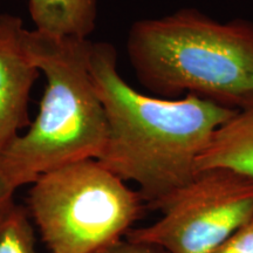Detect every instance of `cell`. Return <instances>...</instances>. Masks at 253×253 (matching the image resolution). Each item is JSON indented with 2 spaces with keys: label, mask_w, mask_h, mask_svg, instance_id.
Returning <instances> with one entry per match:
<instances>
[{
  "label": "cell",
  "mask_w": 253,
  "mask_h": 253,
  "mask_svg": "<svg viewBox=\"0 0 253 253\" xmlns=\"http://www.w3.org/2000/svg\"><path fill=\"white\" fill-rule=\"evenodd\" d=\"M32 61L46 86L37 118L0 155V177L14 190L45 173L97 160L107 140L103 104L90 74L91 41L27 30Z\"/></svg>",
  "instance_id": "3957f363"
},
{
  "label": "cell",
  "mask_w": 253,
  "mask_h": 253,
  "mask_svg": "<svg viewBox=\"0 0 253 253\" xmlns=\"http://www.w3.org/2000/svg\"><path fill=\"white\" fill-rule=\"evenodd\" d=\"M147 208L97 160L79 161L32 184L28 213L50 253H97L125 238Z\"/></svg>",
  "instance_id": "277c9868"
},
{
  "label": "cell",
  "mask_w": 253,
  "mask_h": 253,
  "mask_svg": "<svg viewBox=\"0 0 253 253\" xmlns=\"http://www.w3.org/2000/svg\"><path fill=\"white\" fill-rule=\"evenodd\" d=\"M14 191L15 190L2 177H0V223L15 205Z\"/></svg>",
  "instance_id": "7c38bea8"
},
{
  "label": "cell",
  "mask_w": 253,
  "mask_h": 253,
  "mask_svg": "<svg viewBox=\"0 0 253 253\" xmlns=\"http://www.w3.org/2000/svg\"><path fill=\"white\" fill-rule=\"evenodd\" d=\"M97 253H168L160 246L150 243L132 240L125 237L119 242L114 243L108 248L103 249Z\"/></svg>",
  "instance_id": "8fae6325"
},
{
  "label": "cell",
  "mask_w": 253,
  "mask_h": 253,
  "mask_svg": "<svg viewBox=\"0 0 253 253\" xmlns=\"http://www.w3.org/2000/svg\"><path fill=\"white\" fill-rule=\"evenodd\" d=\"M34 30L88 39L96 27L97 0H27Z\"/></svg>",
  "instance_id": "ba28073f"
},
{
  "label": "cell",
  "mask_w": 253,
  "mask_h": 253,
  "mask_svg": "<svg viewBox=\"0 0 253 253\" xmlns=\"http://www.w3.org/2000/svg\"><path fill=\"white\" fill-rule=\"evenodd\" d=\"M126 55L153 96L194 95L231 109L253 104V23L185 7L131 25Z\"/></svg>",
  "instance_id": "7a4b0ae2"
},
{
  "label": "cell",
  "mask_w": 253,
  "mask_h": 253,
  "mask_svg": "<svg viewBox=\"0 0 253 253\" xmlns=\"http://www.w3.org/2000/svg\"><path fill=\"white\" fill-rule=\"evenodd\" d=\"M214 253H253V219L237 231Z\"/></svg>",
  "instance_id": "30bf717a"
},
{
  "label": "cell",
  "mask_w": 253,
  "mask_h": 253,
  "mask_svg": "<svg viewBox=\"0 0 253 253\" xmlns=\"http://www.w3.org/2000/svg\"><path fill=\"white\" fill-rule=\"evenodd\" d=\"M28 210L15 204L0 223V253H39Z\"/></svg>",
  "instance_id": "9c48e42d"
},
{
  "label": "cell",
  "mask_w": 253,
  "mask_h": 253,
  "mask_svg": "<svg viewBox=\"0 0 253 253\" xmlns=\"http://www.w3.org/2000/svg\"><path fill=\"white\" fill-rule=\"evenodd\" d=\"M160 219L126 237L168 253H214L253 219V179L226 169L199 170L162 202Z\"/></svg>",
  "instance_id": "5b68a950"
},
{
  "label": "cell",
  "mask_w": 253,
  "mask_h": 253,
  "mask_svg": "<svg viewBox=\"0 0 253 253\" xmlns=\"http://www.w3.org/2000/svg\"><path fill=\"white\" fill-rule=\"evenodd\" d=\"M89 66L107 119L97 161L123 182L135 183L147 208L156 210L194 178L198 158L237 110L194 95L141 93L120 74L112 43L91 42Z\"/></svg>",
  "instance_id": "6da1fadb"
},
{
  "label": "cell",
  "mask_w": 253,
  "mask_h": 253,
  "mask_svg": "<svg viewBox=\"0 0 253 253\" xmlns=\"http://www.w3.org/2000/svg\"><path fill=\"white\" fill-rule=\"evenodd\" d=\"M226 169L253 179V104L239 109L214 132L198 158L197 171Z\"/></svg>",
  "instance_id": "52a82bcc"
},
{
  "label": "cell",
  "mask_w": 253,
  "mask_h": 253,
  "mask_svg": "<svg viewBox=\"0 0 253 253\" xmlns=\"http://www.w3.org/2000/svg\"><path fill=\"white\" fill-rule=\"evenodd\" d=\"M23 20L0 14V155L30 126L28 102L40 71L32 61Z\"/></svg>",
  "instance_id": "8992f818"
}]
</instances>
